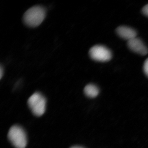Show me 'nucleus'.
I'll use <instances>...</instances> for the list:
<instances>
[{
	"label": "nucleus",
	"instance_id": "6e6552de",
	"mask_svg": "<svg viewBox=\"0 0 148 148\" xmlns=\"http://www.w3.org/2000/svg\"><path fill=\"white\" fill-rule=\"evenodd\" d=\"M143 70L144 73L148 77V58L146 60L144 63Z\"/></svg>",
	"mask_w": 148,
	"mask_h": 148
},
{
	"label": "nucleus",
	"instance_id": "9b49d317",
	"mask_svg": "<svg viewBox=\"0 0 148 148\" xmlns=\"http://www.w3.org/2000/svg\"><path fill=\"white\" fill-rule=\"evenodd\" d=\"M70 148H84L82 147H79V146H74V147H72Z\"/></svg>",
	"mask_w": 148,
	"mask_h": 148
},
{
	"label": "nucleus",
	"instance_id": "7ed1b4c3",
	"mask_svg": "<svg viewBox=\"0 0 148 148\" xmlns=\"http://www.w3.org/2000/svg\"><path fill=\"white\" fill-rule=\"evenodd\" d=\"M28 105L33 114L35 116H42L45 112L46 100L41 94L35 92L28 100Z\"/></svg>",
	"mask_w": 148,
	"mask_h": 148
},
{
	"label": "nucleus",
	"instance_id": "39448f33",
	"mask_svg": "<svg viewBox=\"0 0 148 148\" xmlns=\"http://www.w3.org/2000/svg\"><path fill=\"white\" fill-rule=\"evenodd\" d=\"M127 45L131 51L140 55L144 56L148 53V49L140 39L134 38L127 41Z\"/></svg>",
	"mask_w": 148,
	"mask_h": 148
},
{
	"label": "nucleus",
	"instance_id": "1a4fd4ad",
	"mask_svg": "<svg viewBox=\"0 0 148 148\" xmlns=\"http://www.w3.org/2000/svg\"><path fill=\"white\" fill-rule=\"evenodd\" d=\"M142 12L143 14L148 17V4L144 6L142 9Z\"/></svg>",
	"mask_w": 148,
	"mask_h": 148
},
{
	"label": "nucleus",
	"instance_id": "0eeeda50",
	"mask_svg": "<svg viewBox=\"0 0 148 148\" xmlns=\"http://www.w3.org/2000/svg\"><path fill=\"white\" fill-rule=\"evenodd\" d=\"M84 93L87 97L93 98L97 97L99 94V90L97 87L92 84H89L85 87Z\"/></svg>",
	"mask_w": 148,
	"mask_h": 148
},
{
	"label": "nucleus",
	"instance_id": "f257e3e1",
	"mask_svg": "<svg viewBox=\"0 0 148 148\" xmlns=\"http://www.w3.org/2000/svg\"><path fill=\"white\" fill-rule=\"evenodd\" d=\"M46 14V10L41 5H36L29 8L24 14L23 23L27 26L35 27L38 26L43 21Z\"/></svg>",
	"mask_w": 148,
	"mask_h": 148
},
{
	"label": "nucleus",
	"instance_id": "9d476101",
	"mask_svg": "<svg viewBox=\"0 0 148 148\" xmlns=\"http://www.w3.org/2000/svg\"><path fill=\"white\" fill-rule=\"evenodd\" d=\"M0 74H1V79L3 75V68L2 66H1V69H0Z\"/></svg>",
	"mask_w": 148,
	"mask_h": 148
},
{
	"label": "nucleus",
	"instance_id": "20e7f679",
	"mask_svg": "<svg viewBox=\"0 0 148 148\" xmlns=\"http://www.w3.org/2000/svg\"><path fill=\"white\" fill-rule=\"evenodd\" d=\"M89 53L92 60L98 62H108L112 58V53L110 50L102 45L93 46L90 49Z\"/></svg>",
	"mask_w": 148,
	"mask_h": 148
},
{
	"label": "nucleus",
	"instance_id": "423d86ee",
	"mask_svg": "<svg viewBox=\"0 0 148 148\" xmlns=\"http://www.w3.org/2000/svg\"><path fill=\"white\" fill-rule=\"evenodd\" d=\"M117 34L127 41L136 37V32L134 29L126 26H120L116 29Z\"/></svg>",
	"mask_w": 148,
	"mask_h": 148
},
{
	"label": "nucleus",
	"instance_id": "f03ea898",
	"mask_svg": "<svg viewBox=\"0 0 148 148\" xmlns=\"http://www.w3.org/2000/svg\"><path fill=\"white\" fill-rule=\"evenodd\" d=\"M8 137L13 145L16 148H25L27 140L26 134L23 129L18 125L13 126L9 129Z\"/></svg>",
	"mask_w": 148,
	"mask_h": 148
}]
</instances>
